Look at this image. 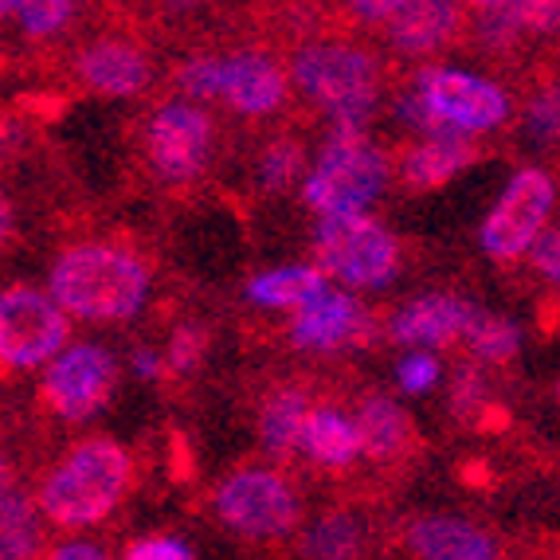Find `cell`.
<instances>
[{"label":"cell","mask_w":560,"mask_h":560,"mask_svg":"<svg viewBox=\"0 0 560 560\" xmlns=\"http://www.w3.org/2000/svg\"><path fill=\"white\" fill-rule=\"evenodd\" d=\"M47 290L75 322L121 326L150 302L153 275L133 247L118 240H79L56 255Z\"/></svg>","instance_id":"obj_1"},{"label":"cell","mask_w":560,"mask_h":560,"mask_svg":"<svg viewBox=\"0 0 560 560\" xmlns=\"http://www.w3.org/2000/svg\"><path fill=\"white\" fill-rule=\"evenodd\" d=\"M133 486V455L110 435L75 443L36 486L39 510L56 529H94L126 502Z\"/></svg>","instance_id":"obj_2"},{"label":"cell","mask_w":560,"mask_h":560,"mask_svg":"<svg viewBox=\"0 0 560 560\" xmlns=\"http://www.w3.org/2000/svg\"><path fill=\"white\" fill-rule=\"evenodd\" d=\"M294 91L326 114L329 130H369L384 98V63L349 39H306L290 56Z\"/></svg>","instance_id":"obj_3"},{"label":"cell","mask_w":560,"mask_h":560,"mask_svg":"<svg viewBox=\"0 0 560 560\" xmlns=\"http://www.w3.org/2000/svg\"><path fill=\"white\" fill-rule=\"evenodd\" d=\"M173 83L185 98L220 103L240 118H271L290 98V67H282L267 51H200L188 56L173 71Z\"/></svg>","instance_id":"obj_4"},{"label":"cell","mask_w":560,"mask_h":560,"mask_svg":"<svg viewBox=\"0 0 560 560\" xmlns=\"http://www.w3.org/2000/svg\"><path fill=\"white\" fill-rule=\"evenodd\" d=\"M393 180V158L369 138V130H329L318 158L302 177V205L318 215L373 212Z\"/></svg>","instance_id":"obj_5"},{"label":"cell","mask_w":560,"mask_h":560,"mask_svg":"<svg viewBox=\"0 0 560 560\" xmlns=\"http://www.w3.org/2000/svg\"><path fill=\"white\" fill-rule=\"evenodd\" d=\"M310 247H314V262L322 271L341 287L357 290V294L361 290H384L400 279V240L373 212L318 215Z\"/></svg>","instance_id":"obj_6"},{"label":"cell","mask_w":560,"mask_h":560,"mask_svg":"<svg viewBox=\"0 0 560 560\" xmlns=\"http://www.w3.org/2000/svg\"><path fill=\"white\" fill-rule=\"evenodd\" d=\"M212 514L243 541H287L302 525V494L282 470L240 467L212 490Z\"/></svg>","instance_id":"obj_7"},{"label":"cell","mask_w":560,"mask_h":560,"mask_svg":"<svg viewBox=\"0 0 560 560\" xmlns=\"http://www.w3.org/2000/svg\"><path fill=\"white\" fill-rule=\"evenodd\" d=\"M552 212H557V180L549 177V168H517L478 228L482 255L498 267H514V262L529 259V252L549 228Z\"/></svg>","instance_id":"obj_8"},{"label":"cell","mask_w":560,"mask_h":560,"mask_svg":"<svg viewBox=\"0 0 560 560\" xmlns=\"http://www.w3.org/2000/svg\"><path fill=\"white\" fill-rule=\"evenodd\" d=\"M411 91L420 94V103L440 126L463 130L470 138L498 133L514 118V94L510 86L490 75H478L455 63H428L416 71Z\"/></svg>","instance_id":"obj_9"},{"label":"cell","mask_w":560,"mask_h":560,"mask_svg":"<svg viewBox=\"0 0 560 560\" xmlns=\"http://www.w3.org/2000/svg\"><path fill=\"white\" fill-rule=\"evenodd\" d=\"M145 165L161 185H192L208 173L215 153V121L197 98H168L141 126Z\"/></svg>","instance_id":"obj_10"},{"label":"cell","mask_w":560,"mask_h":560,"mask_svg":"<svg viewBox=\"0 0 560 560\" xmlns=\"http://www.w3.org/2000/svg\"><path fill=\"white\" fill-rule=\"evenodd\" d=\"M71 341V314L51 290L12 282L0 294V364L9 373L44 369Z\"/></svg>","instance_id":"obj_11"},{"label":"cell","mask_w":560,"mask_h":560,"mask_svg":"<svg viewBox=\"0 0 560 560\" xmlns=\"http://www.w3.org/2000/svg\"><path fill=\"white\" fill-rule=\"evenodd\" d=\"M118 361L98 341H67L39 376V404L63 423H86L110 404Z\"/></svg>","instance_id":"obj_12"},{"label":"cell","mask_w":560,"mask_h":560,"mask_svg":"<svg viewBox=\"0 0 560 560\" xmlns=\"http://www.w3.org/2000/svg\"><path fill=\"white\" fill-rule=\"evenodd\" d=\"M369 337H373V314L361 306L357 290L341 287V282L318 290L310 302H302L287 326L290 346L314 357L349 353V349L364 346Z\"/></svg>","instance_id":"obj_13"},{"label":"cell","mask_w":560,"mask_h":560,"mask_svg":"<svg viewBox=\"0 0 560 560\" xmlns=\"http://www.w3.org/2000/svg\"><path fill=\"white\" fill-rule=\"evenodd\" d=\"M71 71H75L79 86L103 94V98H138L153 83L150 51L126 36H98L83 44L75 51Z\"/></svg>","instance_id":"obj_14"},{"label":"cell","mask_w":560,"mask_h":560,"mask_svg":"<svg viewBox=\"0 0 560 560\" xmlns=\"http://www.w3.org/2000/svg\"><path fill=\"white\" fill-rule=\"evenodd\" d=\"M478 318V306H470L458 294H420L396 306L384 322V334L404 349H443L455 341H467L470 326Z\"/></svg>","instance_id":"obj_15"},{"label":"cell","mask_w":560,"mask_h":560,"mask_svg":"<svg viewBox=\"0 0 560 560\" xmlns=\"http://www.w3.org/2000/svg\"><path fill=\"white\" fill-rule=\"evenodd\" d=\"M467 32L463 0H411L384 24V44L400 59H431Z\"/></svg>","instance_id":"obj_16"},{"label":"cell","mask_w":560,"mask_h":560,"mask_svg":"<svg viewBox=\"0 0 560 560\" xmlns=\"http://www.w3.org/2000/svg\"><path fill=\"white\" fill-rule=\"evenodd\" d=\"M478 161V145L463 130H435L420 133L408 150L400 153V180L411 192H435Z\"/></svg>","instance_id":"obj_17"},{"label":"cell","mask_w":560,"mask_h":560,"mask_svg":"<svg viewBox=\"0 0 560 560\" xmlns=\"http://www.w3.org/2000/svg\"><path fill=\"white\" fill-rule=\"evenodd\" d=\"M560 36V0H502L494 9H482L475 20V39L482 51L505 56L525 39Z\"/></svg>","instance_id":"obj_18"},{"label":"cell","mask_w":560,"mask_h":560,"mask_svg":"<svg viewBox=\"0 0 560 560\" xmlns=\"http://www.w3.org/2000/svg\"><path fill=\"white\" fill-rule=\"evenodd\" d=\"M404 549L423 560H494L498 541L467 517L428 514L404 525Z\"/></svg>","instance_id":"obj_19"},{"label":"cell","mask_w":560,"mask_h":560,"mask_svg":"<svg viewBox=\"0 0 560 560\" xmlns=\"http://www.w3.org/2000/svg\"><path fill=\"white\" fill-rule=\"evenodd\" d=\"M314 467L322 470H349L357 458H364L361 428H357V416L334 408V404H314L302 431V451Z\"/></svg>","instance_id":"obj_20"},{"label":"cell","mask_w":560,"mask_h":560,"mask_svg":"<svg viewBox=\"0 0 560 560\" xmlns=\"http://www.w3.org/2000/svg\"><path fill=\"white\" fill-rule=\"evenodd\" d=\"M314 396L302 384H279L262 396L259 404V443L271 458H290L302 451V431H306Z\"/></svg>","instance_id":"obj_21"},{"label":"cell","mask_w":560,"mask_h":560,"mask_svg":"<svg viewBox=\"0 0 560 560\" xmlns=\"http://www.w3.org/2000/svg\"><path fill=\"white\" fill-rule=\"evenodd\" d=\"M353 416H357V428H361L364 458H373V463H396V458L408 455L411 443H416L408 411H404L393 396H384V393L361 396Z\"/></svg>","instance_id":"obj_22"},{"label":"cell","mask_w":560,"mask_h":560,"mask_svg":"<svg viewBox=\"0 0 560 560\" xmlns=\"http://www.w3.org/2000/svg\"><path fill=\"white\" fill-rule=\"evenodd\" d=\"M329 282L334 279L322 271L318 262H290V267H271V271H259L255 279H247L243 294L259 310H290L294 314L302 302H310Z\"/></svg>","instance_id":"obj_23"},{"label":"cell","mask_w":560,"mask_h":560,"mask_svg":"<svg viewBox=\"0 0 560 560\" xmlns=\"http://www.w3.org/2000/svg\"><path fill=\"white\" fill-rule=\"evenodd\" d=\"M44 510L39 498L28 490H16L12 478H4V498H0V557L4 560H24L39 552V537H44Z\"/></svg>","instance_id":"obj_24"},{"label":"cell","mask_w":560,"mask_h":560,"mask_svg":"<svg viewBox=\"0 0 560 560\" xmlns=\"http://www.w3.org/2000/svg\"><path fill=\"white\" fill-rule=\"evenodd\" d=\"M299 552L314 560H349L364 552V525L353 510H326L302 529Z\"/></svg>","instance_id":"obj_25"},{"label":"cell","mask_w":560,"mask_h":560,"mask_svg":"<svg viewBox=\"0 0 560 560\" xmlns=\"http://www.w3.org/2000/svg\"><path fill=\"white\" fill-rule=\"evenodd\" d=\"M302 177H306V150L294 138L267 141L259 150V158H255V185L262 192H271V197L302 185Z\"/></svg>","instance_id":"obj_26"},{"label":"cell","mask_w":560,"mask_h":560,"mask_svg":"<svg viewBox=\"0 0 560 560\" xmlns=\"http://www.w3.org/2000/svg\"><path fill=\"white\" fill-rule=\"evenodd\" d=\"M467 349L478 364H505L514 361L517 349H522V329H517V322L502 318V314L478 310L475 326L467 334Z\"/></svg>","instance_id":"obj_27"},{"label":"cell","mask_w":560,"mask_h":560,"mask_svg":"<svg viewBox=\"0 0 560 560\" xmlns=\"http://www.w3.org/2000/svg\"><path fill=\"white\" fill-rule=\"evenodd\" d=\"M522 130L533 145H560V79H545L525 94Z\"/></svg>","instance_id":"obj_28"},{"label":"cell","mask_w":560,"mask_h":560,"mask_svg":"<svg viewBox=\"0 0 560 560\" xmlns=\"http://www.w3.org/2000/svg\"><path fill=\"white\" fill-rule=\"evenodd\" d=\"M79 0H20L16 4V28L28 39H56L75 20Z\"/></svg>","instance_id":"obj_29"},{"label":"cell","mask_w":560,"mask_h":560,"mask_svg":"<svg viewBox=\"0 0 560 560\" xmlns=\"http://www.w3.org/2000/svg\"><path fill=\"white\" fill-rule=\"evenodd\" d=\"M440 381H443V364L431 349H408L396 361V384H400L404 396H428L431 388H440Z\"/></svg>","instance_id":"obj_30"},{"label":"cell","mask_w":560,"mask_h":560,"mask_svg":"<svg viewBox=\"0 0 560 560\" xmlns=\"http://www.w3.org/2000/svg\"><path fill=\"white\" fill-rule=\"evenodd\" d=\"M205 353H208V329L197 326V322H180V326L168 334V346H165L168 373H188V369H197Z\"/></svg>","instance_id":"obj_31"},{"label":"cell","mask_w":560,"mask_h":560,"mask_svg":"<svg viewBox=\"0 0 560 560\" xmlns=\"http://www.w3.org/2000/svg\"><path fill=\"white\" fill-rule=\"evenodd\" d=\"M451 408H455V416H463V420H475V416L490 411V388H486L478 364H467V369L455 373V381H451Z\"/></svg>","instance_id":"obj_32"},{"label":"cell","mask_w":560,"mask_h":560,"mask_svg":"<svg viewBox=\"0 0 560 560\" xmlns=\"http://www.w3.org/2000/svg\"><path fill=\"white\" fill-rule=\"evenodd\" d=\"M121 557L126 560H192L197 549L188 541H180L177 533H145V537L126 545Z\"/></svg>","instance_id":"obj_33"},{"label":"cell","mask_w":560,"mask_h":560,"mask_svg":"<svg viewBox=\"0 0 560 560\" xmlns=\"http://www.w3.org/2000/svg\"><path fill=\"white\" fill-rule=\"evenodd\" d=\"M529 267L545 287L560 290V228H545V235L529 252Z\"/></svg>","instance_id":"obj_34"},{"label":"cell","mask_w":560,"mask_h":560,"mask_svg":"<svg viewBox=\"0 0 560 560\" xmlns=\"http://www.w3.org/2000/svg\"><path fill=\"white\" fill-rule=\"evenodd\" d=\"M404 4H411V0H346L349 16H353L357 24H364V28H384Z\"/></svg>","instance_id":"obj_35"},{"label":"cell","mask_w":560,"mask_h":560,"mask_svg":"<svg viewBox=\"0 0 560 560\" xmlns=\"http://www.w3.org/2000/svg\"><path fill=\"white\" fill-rule=\"evenodd\" d=\"M130 369L138 381H158V376L168 369V361H165V353H158V349H133Z\"/></svg>","instance_id":"obj_36"},{"label":"cell","mask_w":560,"mask_h":560,"mask_svg":"<svg viewBox=\"0 0 560 560\" xmlns=\"http://www.w3.org/2000/svg\"><path fill=\"white\" fill-rule=\"evenodd\" d=\"M47 557L51 560H103L106 549L94 541H59L47 549Z\"/></svg>","instance_id":"obj_37"},{"label":"cell","mask_w":560,"mask_h":560,"mask_svg":"<svg viewBox=\"0 0 560 560\" xmlns=\"http://www.w3.org/2000/svg\"><path fill=\"white\" fill-rule=\"evenodd\" d=\"M161 4H168L173 12H192V9H205L208 0H161Z\"/></svg>","instance_id":"obj_38"},{"label":"cell","mask_w":560,"mask_h":560,"mask_svg":"<svg viewBox=\"0 0 560 560\" xmlns=\"http://www.w3.org/2000/svg\"><path fill=\"white\" fill-rule=\"evenodd\" d=\"M467 9H475V12H482V9H494V4H502V0H463Z\"/></svg>","instance_id":"obj_39"},{"label":"cell","mask_w":560,"mask_h":560,"mask_svg":"<svg viewBox=\"0 0 560 560\" xmlns=\"http://www.w3.org/2000/svg\"><path fill=\"white\" fill-rule=\"evenodd\" d=\"M16 4H20V0H0V12H4V16H16Z\"/></svg>","instance_id":"obj_40"},{"label":"cell","mask_w":560,"mask_h":560,"mask_svg":"<svg viewBox=\"0 0 560 560\" xmlns=\"http://www.w3.org/2000/svg\"><path fill=\"white\" fill-rule=\"evenodd\" d=\"M557 400H560V384H557Z\"/></svg>","instance_id":"obj_41"}]
</instances>
